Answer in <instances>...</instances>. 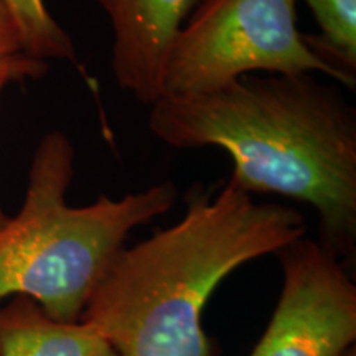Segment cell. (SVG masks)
Returning a JSON list of instances; mask_svg holds the SVG:
<instances>
[{
    "label": "cell",
    "instance_id": "1",
    "mask_svg": "<svg viewBox=\"0 0 356 356\" xmlns=\"http://www.w3.org/2000/svg\"><path fill=\"white\" fill-rule=\"evenodd\" d=\"M149 129L175 149L215 145L233 160L229 184L309 203L320 243L338 259L356 244V109L312 73L244 74L220 89L165 95Z\"/></svg>",
    "mask_w": 356,
    "mask_h": 356
},
{
    "label": "cell",
    "instance_id": "2",
    "mask_svg": "<svg viewBox=\"0 0 356 356\" xmlns=\"http://www.w3.org/2000/svg\"><path fill=\"white\" fill-rule=\"evenodd\" d=\"M305 229L296 208L257 203L229 181L215 198L190 193L177 225L115 254L79 322L121 356H220L202 322L211 293Z\"/></svg>",
    "mask_w": 356,
    "mask_h": 356
},
{
    "label": "cell",
    "instance_id": "3",
    "mask_svg": "<svg viewBox=\"0 0 356 356\" xmlns=\"http://www.w3.org/2000/svg\"><path fill=\"white\" fill-rule=\"evenodd\" d=\"M74 173L68 136L51 131L38 142L24 204L0 228V304L26 297L60 322H79L88 300L132 229L165 215L177 186L162 181L86 207L66 203Z\"/></svg>",
    "mask_w": 356,
    "mask_h": 356
},
{
    "label": "cell",
    "instance_id": "4",
    "mask_svg": "<svg viewBox=\"0 0 356 356\" xmlns=\"http://www.w3.org/2000/svg\"><path fill=\"white\" fill-rule=\"evenodd\" d=\"M297 29L296 0H200L178 30L163 74V96L220 89L244 74L318 73L355 88L310 51Z\"/></svg>",
    "mask_w": 356,
    "mask_h": 356
},
{
    "label": "cell",
    "instance_id": "5",
    "mask_svg": "<svg viewBox=\"0 0 356 356\" xmlns=\"http://www.w3.org/2000/svg\"><path fill=\"white\" fill-rule=\"evenodd\" d=\"M277 256L282 291L251 356H353L356 286L343 262L305 238Z\"/></svg>",
    "mask_w": 356,
    "mask_h": 356
},
{
    "label": "cell",
    "instance_id": "6",
    "mask_svg": "<svg viewBox=\"0 0 356 356\" xmlns=\"http://www.w3.org/2000/svg\"><path fill=\"white\" fill-rule=\"evenodd\" d=\"M113 29L111 68L119 88L140 104L163 96L173 40L200 0H96Z\"/></svg>",
    "mask_w": 356,
    "mask_h": 356
},
{
    "label": "cell",
    "instance_id": "7",
    "mask_svg": "<svg viewBox=\"0 0 356 356\" xmlns=\"http://www.w3.org/2000/svg\"><path fill=\"white\" fill-rule=\"evenodd\" d=\"M0 356H121L84 322H60L26 297L0 304Z\"/></svg>",
    "mask_w": 356,
    "mask_h": 356
},
{
    "label": "cell",
    "instance_id": "8",
    "mask_svg": "<svg viewBox=\"0 0 356 356\" xmlns=\"http://www.w3.org/2000/svg\"><path fill=\"white\" fill-rule=\"evenodd\" d=\"M320 26L318 35H302L312 53L356 78V0H304Z\"/></svg>",
    "mask_w": 356,
    "mask_h": 356
},
{
    "label": "cell",
    "instance_id": "9",
    "mask_svg": "<svg viewBox=\"0 0 356 356\" xmlns=\"http://www.w3.org/2000/svg\"><path fill=\"white\" fill-rule=\"evenodd\" d=\"M15 20L25 51L35 60L68 61L78 66V55L70 33L53 19L44 0H3Z\"/></svg>",
    "mask_w": 356,
    "mask_h": 356
},
{
    "label": "cell",
    "instance_id": "10",
    "mask_svg": "<svg viewBox=\"0 0 356 356\" xmlns=\"http://www.w3.org/2000/svg\"><path fill=\"white\" fill-rule=\"evenodd\" d=\"M48 73V63L25 51L22 37L7 3L0 0V76L12 81L37 79Z\"/></svg>",
    "mask_w": 356,
    "mask_h": 356
},
{
    "label": "cell",
    "instance_id": "11",
    "mask_svg": "<svg viewBox=\"0 0 356 356\" xmlns=\"http://www.w3.org/2000/svg\"><path fill=\"white\" fill-rule=\"evenodd\" d=\"M8 84V79H6V78H2L0 76V92L3 91V88H6ZM8 220V216L6 215V213H3V210L2 208H0V228H2L3 225H6V221Z\"/></svg>",
    "mask_w": 356,
    "mask_h": 356
}]
</instances>
